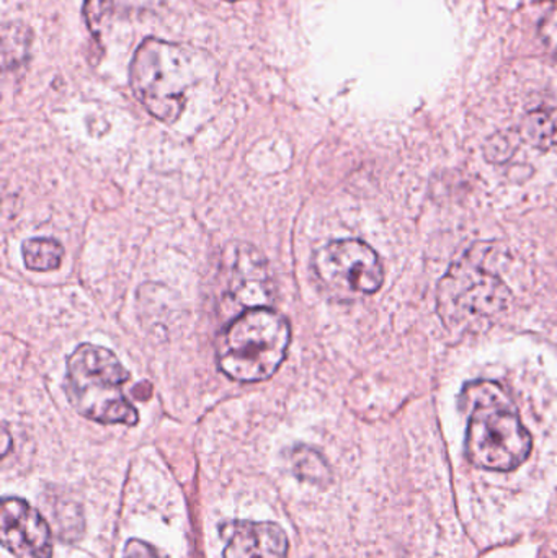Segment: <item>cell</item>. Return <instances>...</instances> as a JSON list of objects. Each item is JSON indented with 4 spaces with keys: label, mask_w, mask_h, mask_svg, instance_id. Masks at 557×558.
Here are the masks:
<instances>
[{
    "label": "cell",
    "mask_w": 557,
    "mask_h": 558,
    "mask_svg": "<svg viewBox=\"0 0 557 558\" xmlns=\"http://www.w3.org/2000/svg\"><path fill=\"white\" fill-rule=\"evenodd\" d=\"M314 271L323 288L342 301L375 294L385 279L378 254L355 239L334 241L320 247L314 255Z\"/></svg>",
    "instance_id": "6"
},
{
    "label": "cell",
    "mask_w": 557,
    "mask_h": 558,
    "mask_svg": "<svg viewBox=\"0 0 557 558\" xmlns=\"http://www.w3.org/2000/svg\"><path fill=\"white\" fill-rule=\"evenodd\" d=\"M219 531L226 541L225 558L287 557V534L278 524L231 521Z\"/></svg>",
    "instance_id": "9"
},
{
    "label": "cell",
    "mask_w": 557,
    "mask_h": 558,
    "mask_svg": "<svg viewBox=\"0 0 557 558\" xmlns=\"http://www.w3.org/2000/svg\"><path fill=\"white\" fill-rule=\"evenodd\" d=\"M123 558H166L159 550L154 549L150 544L133 539L124 547Z\"/></svg>",
    "instance_id": "14"
},
{
    "label": "cell",
    "mask_w": 557,
    "mask_h": 558,
    "mask_svg": "<svg viewBox=\"0 0 557 558\" xmlns=\"http://www.w3.org/2000/svg\"><path fill=\"white\" fill-rule=\"evenodd\" d=\"M540 35L548 51L557 58V9L552 10L540 25Z\"/></svg>",
    "instance_id": "13"
},
{
    "label": "cell",
    "mask_w": 557,
    "mask_h": 558,
    "mask_svg": "<svg viewBox=\"0 0 557 558\" xmlns=\"http://www.w3.org/2000/svg\"><path fill=\"white\" fill-rule=\"evenodd\" d=\"M522 133L530 144L540 149L552 146L557 133L556 120L548 111H532L523 121Z\"/></svg>",
    "instance_id": "11"
},
{
    "label": "cell",
    "mask_w": 557,
    "mask_h": 558,
    "mask_svg": "<svg viewBox=\"0 0 557 558\" xmlns=\"http://www.w3.org/2000/svg\"><path fill=\"white\" fill-rule=\"evenodd\" d=\"M2 544L16 558H49L51 531L41 514L19 498H5L0 513Z\"/></svg>",
    "instance_id": "7"
},
{
    "label": "cell",
    "mask_w": 557,
    "mask_h": 558,
    "mask_svg": "<svg viewBox=\"0 0 557 558\" xmlns=\"http://www.w3.org/2000/svg\"><path fill=\"white\" fill-rule=\"evenodd\" d=\"M293 471L303 481L323 482L327 478V468L317 452L307 448H296L291 456Z\"/></svg>",
    "instance_id": "12"
},
{
    "label": "cell",
    "mask_w": 557,
    "mask_h": 558,
    "mask_svg": "<svg viewBox=\"0 0 557 558\" xmlns=\"http://www.w3.org/2000/svg\"><path fill=\"white\" fill-rule=\"evenodd\" d=\"M463 399L471 410L467 436L470 461L487 471L520 468L532 451V436L502 387L477 380L464 387Z\"/></svg>",
    "instance_id": "1"
},
{
    "label": "cell",
    "mask_w": 557,
    "mask_h": 558,
    "mask_svg": "<svg viewBox=\"0 0 557 558\" xmlns=\"http://www.w3.org/2000/svg\"><path fill=\"white\" fill-rule=\"evenodd\" d=\"M64 248L52 239L36 238L23 242V264L32 271H51L61 265Z\"/></svg>",
    "instance_id": "10"
},
{
    "label": "cell",
    "mask_w": 557,
    "mask_h": 558,
    "mask_svg": "<svg viewBox=\"0 0 557 558\" xmlns=\"http://www.w3.org/2000/svg\"><path fill=\"white\" fill-rule=\"evenodd\" d=\"M228 254V298L238 307H264L274 291L264 257L245 244L232 245Z\"/></svg>",
    "instance_id": "8"
},
{
    "label": "cell",
    "mask_w": 557,
    "mask_h": 558,
    "mask_svg": "<svg viewBox=\"0 0 557 558\" xmlns=\"http://www.w3.org/2000/svg\"><path fill=\"white\" fill-rule=\"evenodd\" d=\"M228 2H235V0H228Z\"/></svg>",
    "instance_id": "15"
},
{
    "label": "cell",
    "mask_w": 557,
    "mask_h": 558,
    "mask_svg": "<svg viewBox=\"0 0 557 558\" xmlns=\"http://www.w3.org/2000/svg\"><path fill=\"white\" fill-rule=\"evenodd\" d=\"M290 341L291 328L283 315L268 307L247 308L222 331L219 369L238 383L270 379L283 364Z\"/></svg>",
    "instance_id": "3"
},
{
    "label": "cell",
    "mask_w": 557,
    "mask_h": 558,
    "mask_svg": "<svg viewBox=\"0 0 557 558\" xmlns=\"http://www.w3.org/2000/svg\"><path fill=\"white\" fill-rule=\"evenodd\" d=\"M491 245H473L441 279L437 308L451 331L487 330L509 307L512 294L491 264Z\"/></svg>",
    "instance_id": "2"
},
{
    "label": "cell",
    "mask_w": 557,
    "mask_h": 558,
    "mask_svg": "<svg viewBox=\"0 0 557 558\" xmlns=\"http://www.w3.org/2000/svg\"><path fill=\"white\" fill-rule=\"evenodd\" d=\"M130 377L113 351L85 343L69 357L65 392L75 412L85 418L104 425L133 426L137 412L123 392Z\"/></svg>",
    "instance_id": "4"
},
{
    "label": "cell",
    "mask_w": 557,
    "mask_h": 558,
    "mask_svg": "<svg viewBox=\"0 0 557 558\" xmlns=\"http://www.w3.org/2000/svg\"><path fill=\"white\" fill-rule=\"evenodd\" d=\"M195 82V54L183 46L149 38L134 52L131 88L144 108L164 123L179 120L186 92Z\"/></svg>",
    "instance_id": "5"
}]
</instances>
